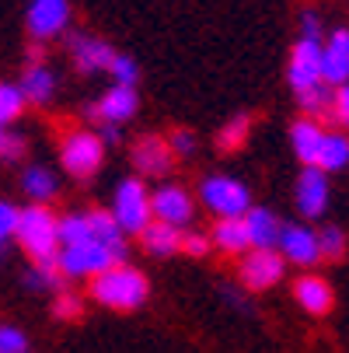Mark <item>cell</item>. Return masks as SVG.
<instances>
[{
	"instance_id": "cell-1",
	"label": "cell",
	"mask_w": 349,
	"mask_h": 353,
	"mask_svg": "<svg viewBox=\"0 0 349 353\" xmlns=\"http://www.w3.org/2000/svg\"><path fill=\"white\" fill-rule=\"evenodd\" d=\"M87 297L109 312H136L151 297V280L133 263H116L112 270L87 280Z\"/></svg>"
},
{
	"instance_id": "cell-2",
	"label": "cell",
	"mask_w": 349,
	"mask_h": 353,
	"mask_svg": "<svg viewBox=\"0 0 349 353\" xmlns=\"http://www.w3.org/2000/svg\"><path fill=\"white\" fill-rule=\"evenodd\" d=\"M14 241L28 256V263L53 266L60 259V248H63L60 245V214L49 210V203H28V207H21Z\"/></svg>"
},
{
	"instance_id": "cell-3",
	"label": "cell",
	"mask_w": 349,
	"mask_h": 353,
	"mask_svg": "<svg viewBox=\"0 0 349 353\" xmlns=\"http://www.w3.org/2000/svg\"><path fill=\"white\" fill-rule=\"evenodd\" d=\"M195 199H199V207H203L207 214H213V217H244L255 207L248 182L237 179V175H224V172H213V175L199 179Z\"/></svg>"
},
{
	"instance_id": "cell-4",
	"label": "cell",
	"mask_w": 349,
	"mask_h": 353,
	"mask_svg": "<svg viewBox=\"0 0 349 353\" xmlns=\"http://www.w3.org/2000/svg\"><path fill=\"white\" fill-rule=\"evenodd\" d=\"M105 143L102 137L94 133V126H81V130H67L60 137V165L70 179L77 182H87L102 172L105 165Z\"/></svg>"
},
{
	"instance_id": "cell-5",
	"label": "cell",
	"mask_w": 349,
	"mask_h": 353,
	"mask_svg": "<svg viewBox=\"0 0 349 353\" xmlns=\"http://www.w3.org/2000/svg\"><path fill=\"white\" fill-rule=\"evenodd\" d=\"M116 221L123 224L126 234L140 238L143 228L154 221V210H151V185H147L140 175H126L116 182V192H112V207Z\"/></svg>"
},
{
	"instance_id": "cell-6",
	"label": "cell",
	"mask_w": 349,
	"mask_h": 353,
	"mask_svg": "<svg viewBox=\"0 0 349 353\" xmlns=\"http://www.w3.org/2000/svg\"><path fill=\"white\" fill-rule=\"evenodd\" d=\"M286 270L290 266L279 256V248H248L237 259V283L252 294H266L283 283Z\"/></svg>"
},
{
	"instance_id": "cell-7",
	"label": "cell",
	"mask_w": 349,
	"mask_h": 353,
	"mask_svg": "<svg viewBox=\"0 0 349 353\" xmlns=\"http://www.w3.org/2000/svg\"><path fill=\"white\" fill-rule=\"evenodd\" d=\"M119 259L116 252L102 241H84V245H67L60 248V259H56V270L63 273V280H94L98 273L112 270Z\"/></svg>"
},
{
	"instance_id": "cell-8",
	"label": "cell",
	"mask_w": 349,
	"mask_h": 353,
	"mask_svg": "<svg viewBox=\"0 0 349 353\" xmlns=\"http://www.w3.org/2000/svg\"><path fill=\"white\" fill-rule=\"evenodd\" d=\"M129 161H133V175H140L143 182H165L175 168V154L168 147V137L161 133H143L133 140L129 147Z\"/></svg>"
},
{
	"instance_id": "cell-9",
	"label": "cell",
	"mask_w": 349,
	"mask_h": 353,
	"mask_svg": "<svg viewBox=\"0 0 349 353\" xmlns=\"http://www.w3.org/2000/svg\"><path fill=\"white\" fill-rule=\"evenodd\" d=\"M151 210H154V221H165V224L185 231L199 217V199L182 182H161L151 192Z\"/></svg>"
},
{
	"instance_id": "cell-10",
	"label": "cell",
	"mask_w": 349,
	"mask_h": 353,
	"mask_svg": "<svg viewBox=\"0 0 349 353\" xmlns=\"http://www.w3.org/2000/svg\"><path fill=\"white\" fill-rule=\"evenodd\" d=\"M328 203H332V182H328V172H321L318 165H308L297 175V185H293V207L301 214V221H321L328 214Z\"/></svg>"
},
{
	"instance_id": "cell-11",
	"label": "cell",
	"mask_w": 349,
	"mask_h": 353,
	"mask_svg": "<svg viewBox=\"0 0 349 353\" xmlns=\"http://www.w3.org/2000/svg\"><path fill=\"white\" fill-rule=\"evenodd\" d=\"M136 112H140V91L129 84H112L109 91H102V98L84 105V119L91 126H98V123L126 126L129 119H136Z\"/></svg>"
},
{
	"instance_id": "cell-12",
	"label": "cell",
	"mask_w": 349,
	"mask_h": 353,
	"mask_svg": "<svg viewBox=\"0 0 349 353\" xmlns=\"http://www.w3.org/2000/svg\"><path fill=\"white\" fill-rule=\"evenodd\" d=\"M279 256L286 259V266H297V270H315L321 266V245H318V228H311L308 221H293V224H283V234H279Z\"/></svg>"
},
{
	"instance_id": "cell-13",
	"label": "cell",
	"mask_w": 349,
	"mask_h": 353,
	"mask_svg": "<svg viewBox=\"0 0 349 353\" xmlns=\"http://www.w3.org/2000/svg\"><path fill=\"white\" fill-rule=\"evenodd\" d=\"M286 84H290L293 94L325 84V77H321V42H308V39L293 42L290 60H286Z\"/></svg>"
},
{
	"instance_id": "cell-14",
	"label": "cell",
	"mask_w": 349,
	"mask_h": 353,
	"mask_svg": "<svg viewBox=\"0 0 349 353\" xmlns=\"http://www.w3.org/2000/svg\"><path fill=\"white\" fill-rule=\"evenodd\" d=\"M67 53H70L74 70L84 74V77H91V74H109V63L116 57V49L105 39L91 35V32H74L67 39Z\"/></svg>"
},
{
	"instance_id": "cell-15",
	"label": "cell",
	"mask_w": 349,
	"mask_h": 353,
	"mask_svg": "<svg viewBox=\"0 0 349 353\" xmlns=\"http://www.w3.org/2000/svg\"><path fill=\"white\" fill-rule=\"evenodd\" d=\"M25 25H28V35L35 42L60 39L70 28V0H32Z\"/></svg>"
},
{
	"instance_id": "cell-16",
	"label": "cell",
	"mask_w": 349,
	"mask_h": 353,
	"mask_svg": "<svg viewBox=\"0 0 349 353\" xmlns=\"http://www.w3.org/2000/svg\"><path fill=\"white\" fill-rule=\"evenodd\" d=\"M293 301L301 305V312H308L315 319H325L332 312V305H335V290H332V283L321 273L308 270V273H301L293 280Z\"/></svg>"
},
{
	"instance_id": "cell-17",
	"label": "cell",
	"mask_w": 349,
	"mask_h": 353,
	"mask_svg": "<svg viewBox=\"0 0 349 353\" xmlns=\"http://www.w3.org/2000/svg\"><path fill=\"white\" fill-rule=\"evenodd\" d=\"M321 77L328 88L349 84V28H332L321 42Z\"/></svg>"
},
{
	"instance_id": "cell-18",
	"label": "cell",
	"mask_w": 349,
	"mask_h": 353,
	"mask_svg": "<svg viewBox=\"0 0 349 353\" xmlns=\"http://www.w3.org/2000/svg\"><path fill=\"white\" fill-rule=\"evenodd\" d=\"M18 88H21V94H25V102H28V105L45 109V105L56 98L60 77H56V70L49 67L45 60H42V63H25V74H21Z\"/></svg>"
},
{
	"instance_id": "cell-19",
	"label": "cell",
	"mask_w": 349,
	"mask_h": 353,
	"mask_svg": "<svg viewBox=\"0 0 349 353\" xmlns=\"http://www.w3.org/2000/svg\"><path fill=\"white\" fill-rule=\"evenodd\" d=\"M321 140H325V126H321V119L301 116V119H293V123H290V147H293V158L301 161L304 168H308V165H318Z\"/></svg>"
},
{
	"instance_id": "cell-20",
	"label": "cell",
	"mask_w": 349,
	"mask_h": 353,
	"mask_svg": "<svg viewBox=\"0 0 349 353\" xmlns=\"http://www.w3.org/2000/svg\"><path fill=\"white\" fill-rule=\"evenodd\" d=\"M244 231L252 248H276L283 234V217L273 207H252L244 214Z\"/></svg>"
},
{
	"instance_id": "cell-21",
	"label": "cell",
	"mask_w": 349,
	"mask_h": 353,
	"mask_svg": "<svg viewBox=\"0 0 349 353\" xmlns=\"http://www.w3.org/2000/svg\"><path fill=\"white\" fill-rule=\"evenodd\" d=\"M210 241H213V252L220 256H231V259H241L252 241H248V231H244V217H217L213 228H210Z\"/></svg>"
},
{
	"instance_id": "cell-22",
	"label": "cell",
	"mask_w": 349,
	"mask_h": 353,
	"mask_svg": "<svg viewBox=\"0 0 349 353\" xmlns=\"http://www.w3.org/2000/svg\"><path fill=\"white\" fill-rule=\"evenodd\" d=\"M87 217H91V234H94V241H102V245H109L112 252H116V259L119 263H129V234L123 231V224L116 221V214L112 210H87Z\"/></svg>"
},
{
	"instance_id": "cell-23",
	"label": "cell",
	"mask_w": 349,
	"mask_h": 353,
	"mask_svg": "<svg viewBox=\"0 0 349 353\" xmlns=\"http://www.w3.org/2000/svg\"><path fill=\"white\" fill-rule=\"evenodd\" d=\"M140 248L154 259H168L182 252V228H171L165 221H151L140 234Z\"/></svg>"
},
{
	"instance_id": "cell-24",
	"label": "cell",
	"mask_w": 349,
	"mask_h": 353,
	"mask_svg": "<svg viewBox=\"0 0 349 353\" xmlns=\"http://www.w3.org/2000/svg\"><path fill=\"white\" fill-rule=\"evenodd\" d=\"M21 189L32 203H53L60 196V179L49 165H25L21 168Z\"/></svg>"
},
{
	"instance_id": "cell-25",
	"label": "cell",
	"mask_w": 349,
	"mask_h": 353,
	"mask_svg": "<svg viewBox=\"0 0 349 353\" xmlns=\"http://www.w3.org/2000/svg\"><path fill=\"white\" fill-rule=\"evenodd\" d=\"M318 168L328 172V175L349 168V133H346V130H325L321 154H318Z\"/></svg>"
},
{
	"instance_id": "cell-26",
	"label": "cell",
	"mask_w": 349,
	"mask_h": 353,
	"mask_svg": "<svg viewBox=\"0 0 349 353\" xmlns=\"http://www.w3.org/2000/svg\"><path fill=\"white\" fill-rule=\"evenodd\" d=\"M21 283H25V290H32V294H60V290L67 287V280H63V273L56 270V263H53V266L28 263V270L21 273Z\"/></svg>"
},
{
	"instance_id": "cell-27",
	"label": "cell",
	"mask_w": 349,
	"mask_h": 353,
	"mask_svg": "<svg viewBox=\"0 0 349 353\" xmlns=\"http://www.w3.org/2000/svg\"><path fill=\"white\" fill-rule=\"evenodd\" d=\"M252 126H255V119L248 116V112L231 116V119L217 130V147L224 150V154H234V150H241V147L248 143V137H252Z\"/></svg>"
},
{
	"instance_id": "cell-28",
	"label": "cell",
	"mask_w": 349,
	"mask_h": 353,
	"mask_svg": "<svg viewBox=\"0 0 349 353\" xmlns=\"http://www.w3.org/2000/svg\"><path fill=\"white\" fill-rule=\"evenodd\" d=\"M94 234H91V217H87V210H67V214H60V245L67 248V245H84V241H91Z\"/></svg>"
},
{
	"instance_id": "cell-29",
	"label": "cell",
	"mask_w": 349,
	"mask_h": 353,
	"mask_svg": "<svg viewBox=\"0 0 349 353\" xmlns=\"http://www.w3.org/2000/svg\"><path fill=\"white\" fill-rule=\"evenodd\" d=\"M318 245H321V263H342L346 252H349V234L339 224H321Z\"/></svg>"
},
{
	"instance_id": "cell-30",
	"label": "cell",
	"mask_w": 349,
	"mask_h": 353,
	"mask_svg": "<svg viewBox=\"0 0 349 353\" xmlns=\"http://www.w3.org/2000/svg\"><path fill=\"white\" fill-rule=\"evenodd\" d=\"M293 98H297V105H301V116H311V119H321L332 109V88L328 84H318V88L301 91V94H293Z\"/></svg>"
},
{
	"instance_id": "cell-31",
	"label": "cell",
	"mask_w": 349,
	"mask_h": 353,
	"mask_svg": "<svg viewBox=\"0 0 349 353\" xmlns=\"http://www.w3.org/2000/svg\"><path fill=\"white\" fill-rule=\"evenodd\" d=\"M25 105H28V102H25L21 88H18V84H8V81H0V126H8V123L21 119Z\"/></svg>"
},
{
	"instance_id": "cell-32",
	"label": "cell",
	"mask_w": 349,
	"mask_h": 353,
	"mask_svg": "<svg viewBox=\"0 0 349 353\" xmlns=\"http://www.w3.org/2000/svg\"><path fill=\"white\" fill-rule=\"evenodd\" d=\"M81 315H84V297H81L77 290L63 287L60 294H53V319L74 322V319H81Z\"/></svg>"
},
{
	"instance_id": "cell-33",
	"label": "cell",
	"mask_w": 349,
	"mask_h": 353,
	"mask_svg": "<svg viewBox=\"0 0 349 353\" xmlns=\"http://www.w3.org/2000/svg\"><path fill=\"white\" fill-rule=\"evenodd\" d=\"M168 147H171L175 158L189 161V158L199 154V137H195V130H189V126H175V130L168 133Z\"/></svg>"
},
{
	"instance_id": "cell-34",
	"label": "cell",
	"mask_w": 349,
	"mask_h": 353,
	"mask_svg": "<svg viewBox=\"0 0 349 353\" xmlns=\"http://www.w3.org/2000/svg\"><path fill=\"white\" fill-rule=\"evenodd\" d=\"M210 252H213L210 231H195V228H185V231H182V256H189V259H207Z\"/></svg>"
},
{
	"instance_id": "cell-35",
	"label": "cell",
	"mask_w": 349,
	"mask_h": 353,
	"mask_svg": "<svg viewBox=\"0 0 349 353\" xmlns=\"http://www.w3.org/2000/svg\"><path fill=\"white\" fill-rule=\"evenodd\" d=\"M109 74H112V84H129V88H136V81H140V63H136L133 57H126V53H116L112 63H109Z\"/></svg>"
},
{
	"instance_id": "cell-36",
	"label": "cell",
	"mask_w": 349,
	"mask_h": 353,
	"mask_svg": "<svg viewBox=\"0 0 349 353\" xmlns=\"http://www.w3.org/2000/svg\"><path fill=\"white\" fill-rule=\"evenodd\" d=\"M28 158V140L21 133H8L4 143H0V161L4 165H21Z\"/></svg>"
},
{
	"instance_id": "cell-37",
	"label": "cell",
	"mask_w": 349,
	"mask_h": 353,
	"mask_svg": "<svg viewBox=\"0 0 349 353\" xmlns=\"http://www.w3.org/2000/svg\"><path fill=\"white\" fill-rule=\"evenodd\" d=\"M332 123L339 130H349V84H339L332 88V109H328Z\"/></svg>"
},
{
	"instance_id": "cell-38",
	"label": "cell",
	"mask_w": 349,
	"mask_h": 353,
	"mask_svg": "<svg viewBox=\"0 0 349 353\" xmlns=\"http://www.w3.org/2000/svg\"><path fill=\"white\" fill-rule=\"evenodd\" d=\"M0 353H28V336L18 325L0 322Z\"/></svg>"
},
{
	"instance_id": "cell-39",
	"label": "cell",
	"mask_w": 349,
	"mask_h": 353,
	"mask_svg": "<svg viewBox=\"0 0 349 353\" xmlns=\"http://www.w3.org/2000/svg\"><path fill=\"white\" fill-rule=\"evenodd\" d=\"M18 217H21V207L0 199V245H8L18 234Z\"/></svg>"
},
{
	"instance_id": "cell-40",
	"label": "cell",
	"mask_w": 349,
	"mask_h": 353,
	"mask_svg": "<svg viewBox=\"0 0 349 353\" xmlns=\"http://www.w3.org/2000/svg\"><path fill=\"white\" fill-rule=\"evenodd\" d=\"M297 39H308V42H325V25L318 11H304L301 14V35Z\"/></svg>"
},
{
	"instance_id": "cell-41",
	"label": "cell",
	"mask_w": 349,
	"mask_h": 353,
	"mask_svg": "<svg viewBox=\"0 0 349 353\" xmlns=\"http://www.w3.org/2000/svg\"><path fill=\"white\" fill-rule=\"evenodd\" d=\"M220 297L227 301L231 308H237V312H252V305H248L244 290H241V287H234V283H220Z\"/></svg>"
},
{
	"instance_id": "cell-42",
	"label": "cell",
	"mask_w": 349,
	"mask_h": 353,
	"mask_svg": "<svg viewBox=\"0 0 349 353\" xmlns=\"http://www.w3.org/2000/svg\"><path fill=\"white\" fill-rule=\"evenodd\" d=\"M94 133L102 137L105 147H119V143H123V126H116V123H98Z\"/></svg>"
},
{
	"instance_id": "cell-43",
	"label": "cell",
	"mask_w": 349,
	"mask_h": 353,
	"mask_svg": "<svg viewBox=\"0 0 349 353\" xmlns=\"http://www.w3.org/2000/svg\"><path fill=\"white\" fill-rule=\"evenodd\" d=\"M8 263V245H0V266Z\"/></svg>"
},
{
	"instance_id": "cell-44",
	"label": "cell",
	"mask_w": 349,
	"mask_h": 353,
	"mask_svg": "<svg viewBox=\"0 0 349 353\" xmlns=\"http://www.w3.org/2000/svg\"><path fill=\"white\" fill-rule=\"evenodd\" d=\"M4 137H8V130H4V126H0V143H4Z\"/></svg>"
}]
</instances>
